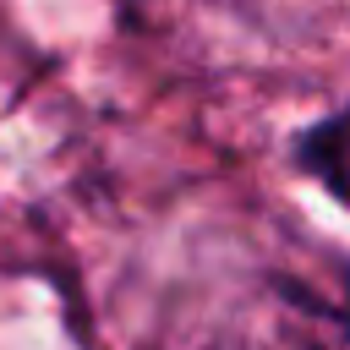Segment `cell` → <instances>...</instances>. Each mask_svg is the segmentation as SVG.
Segmentation results:
<instances>
[{
	"instance_id": "2",
	"label": "cell",
	"mask_w": 350,
	"mask_h": 350,
	"mask_svg": "<svg viewBox=\"0 0 350 350\" xmlns=\"http://www.w3.org/2000/svg\"><path fill=\"white\" fill-rule=\"evenodd\" d=\"M339 262H345V268H339V290H334L328 301H317V295H312V301L323 306V317H328V323H339V328L350 334V257H339Z\"/></svg>"
},
{
	"instance_id": "1",
	"label": "cell",
	"mask_w": 350,
	"mask_h": 350,
	"mask_svg": "<svg viewBox=\"0 0 350 350\" xmlns=\"http://www.w3.org/2000/svg\"><path fill=\"white\" fill-rule=\"evenodd\" d=\"M290 164H295L306 180H317V186L350 213V104L334 109V115L306 120V126L295 131V142H290Z\"/></svg>"
}]
</instances>
